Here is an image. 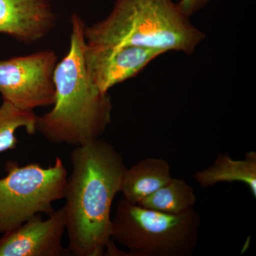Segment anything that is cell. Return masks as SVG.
Wrapping results in <instances>:
<instances>
[{"label": "cell", "instance_id": "cell-1", "mask_svg": "<svg viewBox=\"0 0 256 256\" xmlns=\"http://www.w3.org/2000/svg\"><path fill=\"white\" fill-rule=\"evenodd\" d=\"M63 206L70 256L105 255L112 242L111 208L127 166L110 143L98 139L76 146Z\"/></svg>", "mask_w": 256, "mask_h": 256}, {"label": "cell", "instance_id": "cell-2", "mask_svg": "<svg viewBox=\"0 0 256 256\" xmlns=\"http://www.w3.org/2000/svg\"><path fill=\"white\" fill-rule=\"evenodd\" d=\"M70 46L56 66L53 108L37 116L36 132L54 144L79 146L100 138L111 122L108 92L92 82L84 63L86 24L76 13L70 18Z\"/></svg>", "mask_w": 256, "mask_h": 256}, {"label": "cell", "instance_id": "cell-3", "mask_svg": "<svg viewBox=\"0 0 256 256\" xmlns=\"http://www.w3.org/2000/svg\"><path fill=\"white\" fill-rule=\"evenodd\" d=\"M204 36L172 0H118L105 20L84 30L90 46H134L163 54H192Z\"/></svg>", "mask_w": 256, "mask_h": 256}, {"label": "cell", "instance_id": "cell-4", "mask_svg": "<svg viewBox=\"0 0 256 256\" xmlns=\"http://www.w3.org/2000/svg\"><path fill=\"white\" fill-rule=\"evenodd\" d=\"M201 224L194 208L169 214L121 198L111 220L110 237L127 248L130 256H190L196 248Z\"/></svg>", "mask_w": 256, "mask_h": 256}, {"label": "cell", "instance_id": "cell-5", "mask_svg": "<svg viewBox=\"0 0 256 256\" xmlns=\"http://www.w3.org/2000/svg\"><path fill=\"white\" fill-rule=\"evenodd\" d=\"M6 176L0 178V234L18 228L37 214L50 215L53 204L63 200L68 171L56 156L54 164L38 163L20 166L16 162L5 165Z\"/></svg>", "mask_w": 256, "mask_h": 256}, {"label": "cell", "instance_id": "cell-6", "mask_svg": "<svg viewBox=\"0 0 256 256\" xmlns=\"http://www.w3.org/2000/svg\"><path fill=\"white\" fill-rule=\"evenodd\" d=\"M54 50H44L0 60V94L3 100L24 110L54 104Z\"/></svg>", "mask_w": 256, "mask_h": 256}, {"label": "cell", "instance_id": "cell-7", "mask_svg": "<svg viewBox=\"0 0 256 256\" xmlns=\"http://www.w3.org/2000/svg\"><path fill=\"white\" fill-rule=\"evenodd\" d=\"M162 54L159 50L142 47L86 43L84 56L90 80L100 92H108L114 86L136 76Z\"/></svg>", "mask_w": 256, "mask_h": 256}, {"label": "cell", "instance_id": "cell-8", "mask_svg": "<svg viewBox=\"0 0 256 256\" xmlns=\"http://www.w3.org/2000/svg\"><path fill=\"white\" fill-rule=\"evenodd\" d=\"M48 218L37 214L0 238V256H68L62 245L66 230L63 207L54 210Z\"/></svg>", "mask_w": 256, "mask_h": 256}, {"label": "cell", "instance_id": "cell-9", "mask_svg": "<svg viewBox=\"0 0 256 256\" xmlns=\"http://www.w3.org/2000/svg\"><path fill=\"white\" fill-rule=\"evenodd\" d=\"M56 21L50 0H0V33L22 43L40 41Z\"/></svg>", "mask_w": 256, "mask_h": 256}, {"label": "cell", "instance_id": "cell-10", "mask_svg": "<svg viewBox=\"0 0 256 256\" xmlns=\"http://www.w3.org/2000/svg\"><path fill=\"white\" fill-rule=\"evenodd\" d=\"M172 178L166 160L149 158L127 168L120 192L124 198L138 204L143 198L169 182Z\"/></svg>", "mask_w": 256, "mask_h": 256}, {"label": "cell", "instance_id": "cell-11", "mask_svg": "<svg viewBox=\"0 0 256 256\" xmlns=\"http://www.w3.org/2000/svg\"><path fill=\"white\" fill-rule=\"evenodd\" d=\"M195 181L206 188L222 182H240L248 186L252 196L256 198V152L246 153L245 159L235 160L220 153L213 164L197 172Z\"/></svg>", "mask_w": 256, "mask_h": 256}, {"label": "cell", "instance_id": "cell-12", "mask_svg": "<svg viewBox=\"0 0 256 256\" xmlns=\"http://www.w3.org/2000/svg\"><path fill=\"white\" fill-rule=\"evenodd\" d=\"M196 202L193 188L182 178H172L137 205L162 213L180 214L193 208Z\"/></svg>", "mask_w": 256, "mask_h": 256}, {"label": "cell", "instance_id": "cell-13", "mask_svg": "<svg viewBox=\"0 0 256 256\" xmlns=\"http://www.w3.org/2000/svg\"><path fill=\"white\" fill-rule=\"evenodd\" d=\"M37 116L34 111L22 110L3 100L0 106V153L16 148L18 129L24 128L28 134H35Z\"/></svg>", "mask_w": 256, "mask_h": 256}, {"label": "cell", "instance_id": "cell-14", "mask_svg": "<svg viewBox=\"0 0 256 256\" xmlns=\"http://www.w3.org/2000/svg\"><path fill=\"white\" fill-rule=\"evenodd\" d=\"M210 0H181L178 4L182 12L190 18L205 6Z\"/></svg>", "mask_w": 256, "mask_h": 256}]
</instances>
